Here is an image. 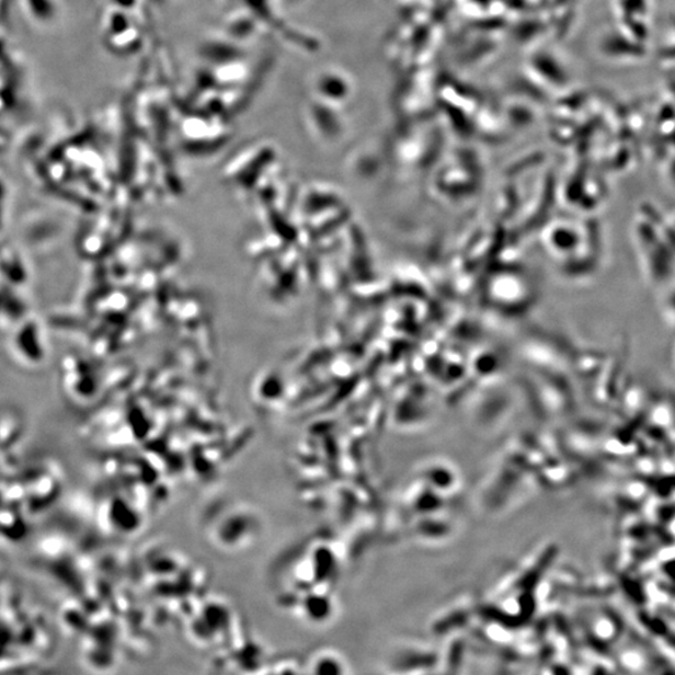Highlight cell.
<instances>
[{
  "label": "cell",
  "mask_w": 675,
  "mask_h": 675,
  "mask_svg": "<svg viewBox=\"0 0 675 675\" xmlns=\"http://www.w3.org/2000/svg\"><path fill=\"white\" fill-rule=\"evenodd\" d=\"M306 673L307 675H348V664L340 652L332 648H322L310 656Z\"/></svg>",
  "instance_id": "1"
}]
</instances>
